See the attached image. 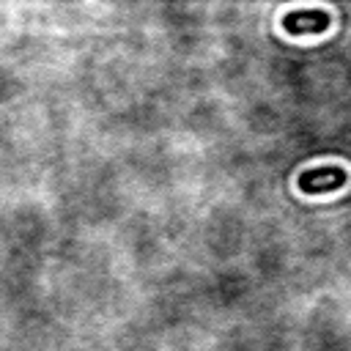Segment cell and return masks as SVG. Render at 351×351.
Here are the masks:
<instances>
[{
    "label": "cell",
    "instance_id": "2",
    "mask_svg": "<svg viewBox=\"0 0 351 351\" xmlns=\"http://www.w3.org/2000/svg\"><path fill=\"white\" fill-rule=\"evenodd\" d=\"M282 27L291 36H304V33H324L329 27V14L321 8H304V11H288L282 16Z\"/></svg>",
    "mask_w": 351,
    "mask_h": 351
},
{
    "label": "cell",
    "instance_id": "1",
    "mask_svg": "<svg viewBox=\"0 0 351 351\" xmlns=\"http://www.w3.org/2000/svg\"><path fill=\"white\" fill-rule=\"evenodd\" d=\"M348 173L337 165H324V167H310L299 176V189L304 195H324V192H335L340 186H346Z\"/></svg>",
    "mask_w": 351,
    "mask_h": 351
}]
</instances>
